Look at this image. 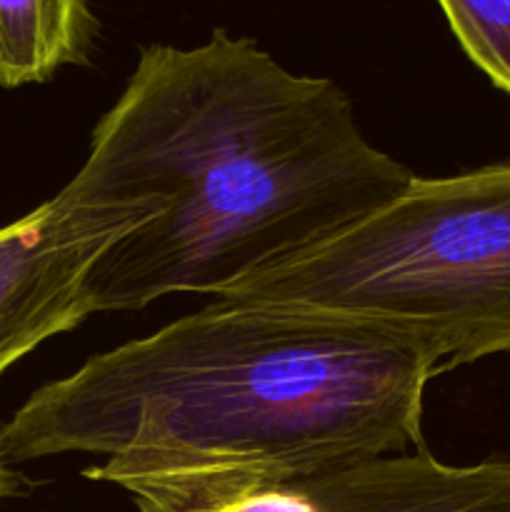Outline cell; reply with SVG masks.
Returning <instances> with one entry per match:
<instances>
[{"label": "cell", "instance_id": "cell-6", "mask_svg": "<svg viewBox=\"0 0 510 512\" xmlns=\"http://www.w3.org/2000/svg\"><path fill=\"white\" fill-rule=\"evenodd\" d=\"M90 0H0V88L45 83L85 65L98 38Z\"/></svg>", "mask_w": 510, "mask_h": 512}, {"label": "cell", "instance_id": "cell-3", "mask_svg": "<svg viewBox=\"0 0 510 512\" xmlns=\"http://www.w3.org/2000/svg\"><path fill=\"white\" fill-rule=\"evenodd\" d=\"M218 300L313 310L395 335L440 373L510 353V163L408 188Z\"/></svg>", "mask_w": 510, "mask_h": 512}, {"label": "cell", "instance_id": "cell-8", "mask_svg": "<svg viewBox=\"0 0 510 512\" xmlns=\"http://www.w3.org/2000/svg\"><path fill=\"white\" fill-rule=\"evenodd\" d=\"M10 490H13V475H10L8 463L0 458V498H3L5 493H10Z\"/></svg>", "mask_w": 510, "mask_h": 512}, {"label": "cell", "instance_id": "cell-2", "mask_svg": "<svg viewBox=\"0 0 510 512\" xmlns=\"http://www.w3.org/2000/svg\"><path fill=\"white\" fill-rule=\"evenodd\" d=\"M413 345L358 320L215 300L85 360L0 428L5 463L88 453L95 483L205 468L305 475L408 453L433 380Z\"/></svg>", "mask_w": 510, "mask_h": 512}, {"label": "cell", "instance_id": "cell-4", "mask_svg": "<svg viewBox=\"0 0 510 512\" xmlns=\"http://www.w3.org/2000/svg\"><path fill=\"white\" fill-rule=\"evenodd\" d=\"M150 215L135 205L83 203L60 190L0 228V373L93 315L85 303L90 268Z\"/></svg>", "mask_w": 510, "mask_h": 512}, {"label": "cell", "instance_id": "cell-1", "mask_svg": "<svg viewBox=\"0 0 510 512\" xmlns=\"http://www.w3.org/2000/svg\"><path fill=\"white\" fill-rule=\"evenodd\" d=\"M415 175L375 148L328 78L295 75L253 38L153 43L65 193L153 210L85 278L90 313L173 293L223 295L398 198Z\"/></svg>", "mask_w": 510, "mask_h": 512}, {"label": "cell", "instance_id": "cell-7", "mask_svg": "<svg viewBox=\"0 0 510 512\" xmlns=\"http://www.w3.org/2000/svg\"><path fill=\"white\" fill-rule=\"evenodd\" d=\"M468 58L510 95V0H438Z\"/></svg>", "mask_w": 510, "mask_h": 512}, {"label": "cell", "instance_id": "cell-5", "mask_svg": "<svg viewBox=\"0 0 510 512\" xmlns=\"http://www.w3.org/2000/svg\"><path fill=\"white\" fill-rule=\"evenodd\" d=\"M295 512H510V460L445 465L425 450L305 475Z\"/></svg>", "mask_w": 510, "mask_h": 512}]
</instances>
